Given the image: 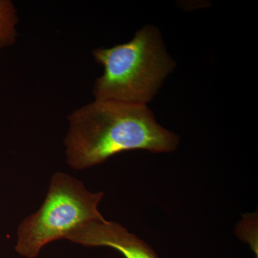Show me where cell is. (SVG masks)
I'll list each match as a JSON object with an SVG mask.
<instances>
[{"mask_svg":"<svg viewBox=\"0 0 258 258\" xmlns=\"http://www.w3.org/2000/svg\"><path fill=\"white\" fill-rule=\"evenodd\" d=\"M18 23L17 10L10 0H0V50L16 41Z\"/></svg>","mask_w":258,"mask_h":258,"instance_id":"obj_5","label":"cell"},{"mask_svg":"<svg viewBox=\"0 0 258 258\" xmlns=\"http://www.w3.org/2000/svg\"><path fill=\"white\" fill-rule=\"evenodd\" d=\"M64 139L68 164L84 170L132 150L170 153L179 137L157 123L147 105L95 100L69 116Z\"/></svg>","mask_w":258,"mask_h":258,"instance_id":"obj_1","label":"cell"},{"mask_svg":"<svg viewBox=\"0 0 258 258\" xmlns=\"http://www.w3.org/2000/svg\"><path fill=\"white\" fill-rule=\"evenodd\" d=\"M93 55L104 69L93 86L96 100L147 105L176 66L152 25L143 27L126 43L95 49Z\"/></svg>","mask_w":258,"mask_h":258,"instance_id":"obj_2","label":"cell"},{"mask_svg":"<svg viewBox=\"0 0 258 258\" xmlns=\"http://www.w3.org/2000/svg\"><path fill=\"white\" fill-rule=\"evenodd\" d=\"M103 196L102 191H88L82 181L66 173H55L40 208L19 225L15 251L23 257H37L47 244L104 218L98 210Z\"/></svg>","mask_w":258,"mask_h":258,"instance_id":"obj_3","label":"cell"},{"mask_svg":"<svg viewBox=\"0 0 258 258\" xmlns=\"http://www.w3.org/2000/svg\"><path fill=\"white\" fill-rule=\"evenodd\" d=\"M66 240L86 247H111L125 258H159L144 240L124 227L105 218L93 220L71 232Z\"/></svg>","mask_w":258,"mask_h":258,"instance_id":"obj_4","label":"cell"}]
</instances>
